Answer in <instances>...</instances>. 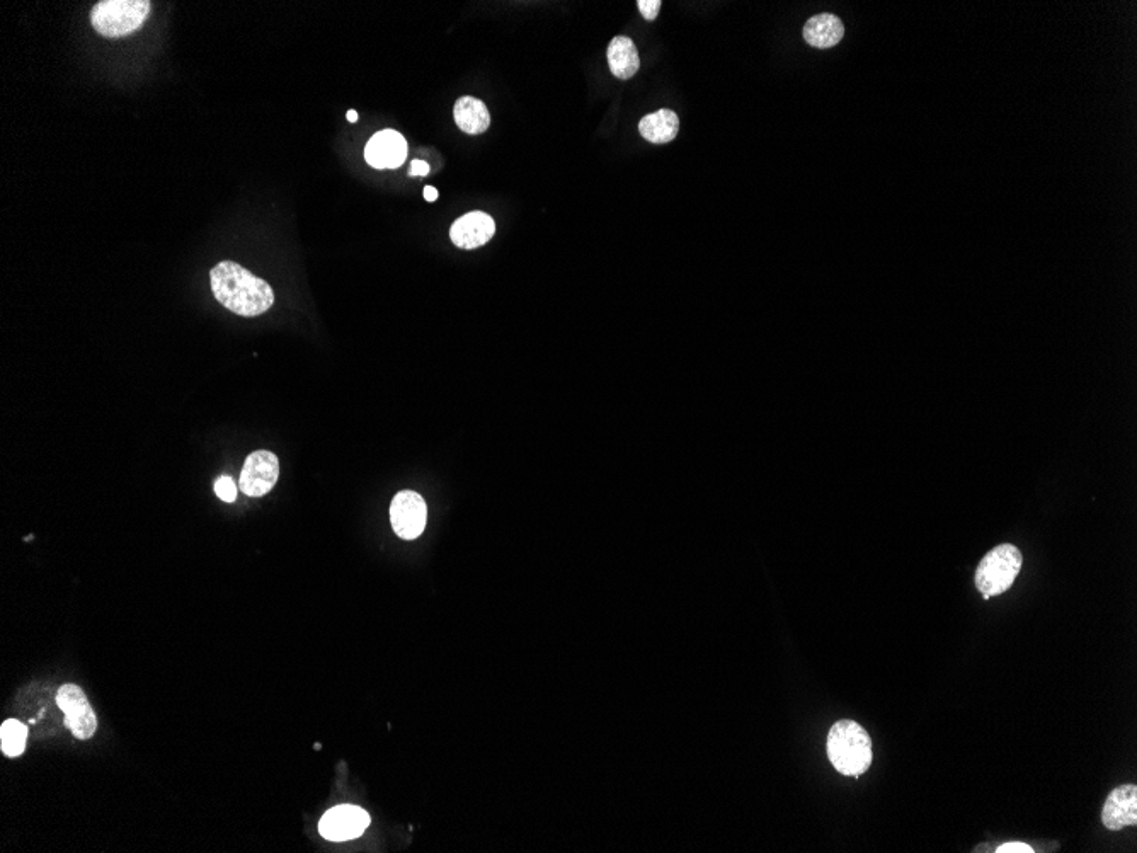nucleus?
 <instances>
[{"label": "nucleus", "instance_id": "f257e3e1", "mask_svg": "<svg viewBox=\"0 0 1137 853\" xmlns=\"http://www.w3.org/2000/svg\"><path fill=\"white\" fill-rule=\"evenodd\" d=\"M210 285L218 302L240 317H258L275 305V292L268 281L234 261H222L212 268Z\"/></svg>", "mask_w": 1137, "mask_h": 853}, {"label": "nucleus", "instance_id": "f03ea898", "mask_svg": "<svg viewBox=\"0 0 1137 853\" xmlns=\"http://www.w3.org/2000/svg\"><path fill=\"white\" fill-rule=\"evenodd\" d=\"M829 762L846 777H860L872 765V739L858 722L843 719L833 724L826 741Z\"/></svg>", "mask_w": 1137, "mask_h": 853}, {"label": "nucleus", "instance_id": "7ed1b4c3", "mask_svg": "<svg viewBox=\"0 0 1137 853\" xmlns=\"http://www.w3.org/2000/svg\"><path fill=\"white\" fill-rule=\"evenodd\" d=\"M150 9L149 0H103L92 7V28L104 38H123L142 28Z\"/></svg>", "mask_w": 1137, "mask_h": 853}, {"label": "nucleus", "instance_id": "20e7f679", "mask_svg": "<svg viewBox=\"0 0 1137 853\" xmlns=\"http://www.w3.org/2000/svg\"><path fill=\"white\" fill-rule=\"evenodd\" d=\"M1022 564V552L1015 545L1001 544L989 550L976 569V586L983 593L984 600L1010 590Z\"/></svg>", "mask_w": 1137, "mask_h": 853}, {"label": "nucleus", "instance_id": "39448f33", "mask_svg": "<svg viewBox=\"0 0 1137 853\" xmlns=\"http://www.w3.org/2000/svg\"><path fill=\"white\" fill-rule=\"evenodd\" d=\"M390 521L400 539H418L428 521V506L423 496L416 491H400L395 494L390 504Z\"/></svg>", "mask_w": 1137, "mask_h": 853}, {"label": "nucleus", "instance_id": "423d86ee", "mask_svg": "<svg viewBox=\"0 0 1137 853\" xmlns=\"http://www.w3.org/2000/svg\"><path fill=\"white\" fill-rule=\"evenodd\" d=\"M57 704L65 716V726L77 739H89L98 729V719L86 693L77 685H63L57 693Z\"/></svg>", "mask_w": 1137, "mask_h": 853}, {"label": "nucleus", "instance_id": "0eeeda50", "mask_svg": "<svg viewBox=\"0 0 1137 853\" xmlns=\"http://www.w3.org/2000/svg\"><path fill=\"white\" fill-rule=\"evenodd\" d=\"M280 477V460L268 450L252 452L240 472L239 486L251 498H261L276 486Z\"/></svg>", "mask_w": 1137, "mask_h": 853}, {"label": "nucleus", "instance_id": "6e6552de", "mask_svg": "<svg viewBox=\"0 0 1137 853\" xmlns=\"http://www.w3.org/2000/svg\"><path fill=\"white\" fill-rule=\"evenodd\" d=\"M370 826V814L351 804L332 808L320 819V835L331 842H346L358 838Z\"/></svg>", "mask_w": 1137, "mask_h": 853}, {"label": "nucleus", "instance_id": "1a4fd4ad", "mask_svg": "<svg viewBox=\"0 0 1137 853\" xmlns=\"http://www.w3.org/2000/svg\"><path fill=\"white\" fill-rule=\"evenodd\" d=\"M407 142L395 130H383L370 138L365 147V161L375 169H397L406 162Z\"/></svg>", "mask_w": 1137, "mask_h": 853}, {"label": "nucleus", "instance_id": "9d476101", "mask_svg": "<svg viewBox=\"0 0 1137 853\" xmlns=\"http://www.w3.org/2000/svg\"><path fill=\"white\" fill-rule=\"evenodd\" d=\"M1102 823L1107 830L1120 831L1137 823V787L1124 784L1115 787L1103 804Z\"/></svg>", "mask_w": 1137, "mask_h": 853}, {"label": "nucleus", "instance_id": "9b49d317", "mask_svg": "<svg viewBox=\"0 0 1137 853\" xmlns=\"http://www.w3.org/2000/svg\"><path fill=\"white\" fill-rule=\"evenodd\" d=\"M496 234V222L484 212H470L458 218L450 229V239L460 249H477L486 246Z\"/></svg>", "mask_w": 1137, "mask_h": 853}, {"label": "nucleus", "instance_id": "f8f14e48", "mask_svg": "<svg viewBox=\"0 0 1137 853\" xmlns=\"http://www.w3.org/2000/svg\"><path fill=\"white\" fill-rule=\"evenodd\" d=\"M606 58H608V65L612 74L620 79V81H627L632 79L640 69L639 52L634 41L630 40L629 36H617L610 41L608 50H606Z\"/></svg>", "mask_w": 1137, "mask_h": 853}, {"label": "nucleus", "instance_id": "ddd939ff", "mask_svg": "<svg viewBox=\"0 0 1137 853\" xmlns=\"http://www.w3.org/2000/svg\"><path fill=\"white\" fill-rule=\"evenodd\" d=\"M843 36H845V26L841 23V19L828 12L814 16L804 26V40L821 50L838 45Z\"/></svg>", "mask_w": 1137, "mask_h": 853}, {"label": "nucleus", "instance_id": "4468645a", "mask_svg": "<svg viewBox=\"0 0 1137 853\" xmlns=\"http://www.w3.org/2000/svg\"><path fill=\"white\" fill-rule=\"evenodd\" d=\"M639 132L651 144H669L678 137L680 118L671 109H659L640 120Z\"/></svg>", "mask_w": 1137, "mask_h": 853}, {"label": "nucleus", "instance_id": "2eb2a0df", "mask_svg": "<svg viewBox=\"0 0 1137 853\" xmlns=\"http://www.w3.org/2000/svg\"><path fill=\"white\" fill-rule=\"evenodd\" d=\"M453 116L458 128L469 135L486 133L487 128L491 126V115L487 111L486 104L470 96L458 99L453 108Z\"/></svg>", "mask_w": 1137, "mask_h": 853}, {"label": "nucleus", "instance_id": "dca6fc26", "mask_svg": "<svg viewBox=\"0 0 1137 853\" xmlns=\"http://www.w3.org/2000/svg\"><path fill=\"white\" fill-rule=\"evenodd\" d=\"M26 739H28V728L24 726L23 722L18 719H9V721L2 724L0 728V748L2 753L14 758V756L23 755L26 750Z\"/></svg>", "mask_w": 1137, "mask_h": 853}, {"label": "nucleus", "instance_id": "f3484780", "mask_svg": "<svg viewBox=\"0 0 1137 853\" xmlns=\"http://www.w3.org/2000/svg\"><path fill=\"white\" fill-rule=\"evenodd\" d=\"M215 493L225 503H234L237 499V486H235L234 479L230 476L218 477L217 482H215Z\"/></svg>", "mask_w": 1137, "mask_h": 853}, {"label": "nucleus", "instance_id": "a211bd4d", "mask_svg": "<svg viewBox=\"0 0 1137 853\" xmlns=\"http://www.w3.org/2000/svg\"><path fill=\"white\" fill-rule=\"evenodd\" d=\"M661 6H663V2H661V0H639V2H637V7H639L640 14H642V16H644V19H646V21H649V23L658 18L659 11H661Z\"/></svg>", "mask_w": 1137, "mask_h": 853}, {"label": "nucleus", "instance_id": "6ab92c4d", "mask_svg": "<svg viewBox=\"0 0 1137 853\" xmlns=\"http://www.w3.org/2000/svg\"><path fill=\"white\" fill-rule=\"evenodd\" d=\"M996 852H998V853H1034V848L1029 847V845H1025V843L1013 842V843H1006V845H1001V847L998 848V850H996Z\"/></svg>", "mask_w": 1137, "mask_h": 853}, {"label": "nucleus", "instance_id": "aec40b11", "mask_svg": "<svg viewBox=\"0 0 1137 853\" xmlns=\"http://www.w3.org/2000/svg\"><path fill=\"white\" fill-rule=\"evenodd\" d=\"M429 164L423 161H412L409 176H428Z\"/></svg>", "mask_w": 1137, "mask_h": 853}, {"label": "nucleus", "instance_id": "412c9836", "mask_svg": "<svg viewBox=\"0 0 1137 853\" xmlns=\"http://www.w3.org/2000/svg\"><path fill=\"white\" fill-rule=\"evenodd\" d=\"M424 198H426V201L438 200V189L433 188V186H426V188H424Z\"/></svg>", "mask_w": 1137, "mask_h": 853}, {"label": "nucleus", "instance_id": "4be33fe9", "mask_svg": "<svg viewBox=\"0 0 1137 853\" xmlns=\"http://www.w3.org/2000/svg\"><path fill=\"white\" fill-rule=\"evenodd\" d=\"M348 121L356 123V121H358V113H356V111H348Z\"/></svg>", "mask_w": 1137, "mask_h": 853}]
</instances>
